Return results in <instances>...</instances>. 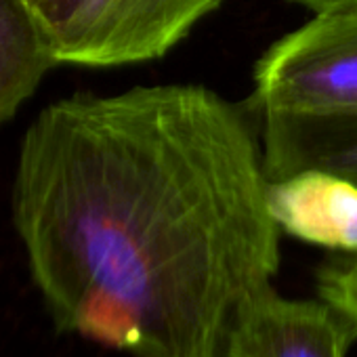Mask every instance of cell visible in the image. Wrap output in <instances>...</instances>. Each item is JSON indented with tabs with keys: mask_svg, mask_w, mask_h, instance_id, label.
Returning a JSON list of instances; mask_svg holds the SVG:
<instances>
[{
	"mask_svg": "<svg viewBox=\"0 0 357 357\" xmlns=\"http://www.w3.org/2000/svg\"><path fill=\"white\" fill-rule=\"evenodd\" d=\"M261 132L196 84L74 95L24 135L13 225L59 332L130 357H221L280 269Z\"/></svg>",
	"mask_w": 357,
	"mask_h": 357,
	"instance_id": "cell-1",
	"label": "cell"
},
{
	"mask_svg": "<svg viewBox=\"0 0 357 357\" xmlns=\"http://www.w3.org/2000/svg\"><path fill=\"white\" fill-rule=\"evenodd\" d=\"M257 114H357V7L313 15L255 66Z\"/></svg>",
	"mask_w": 357,
	"mask_h": 357,
	"instance_id": "cell-2",
	"label": "cell"
},
{
	"mask_svg": "<svg viewBox=\"0 0 357 357\" xmlns=\"http://www.w3.org/2000/svg\"><path fill=\"white\" fill-rule=\"evenodd\" d=\"M223 0H80L51 40L57 63L114 68L164 57Z\"/></svg>",
	"mask_w": 357,
	"mask_h": 357,
	"instance_id": "cell-3",
	"label": "cell"
},
{
	"mask_svg": "<svg viewBox=\"0 0 357 357\" xmlns=\"http://www.w3.org/2000/svg\"><path fill=\"white\" fill-rule=\"evenodd\" d=\"M357 326L326 301L286 298L273 284L236 311L221 357H347Z\"/></svg>",
	"mask_w": 357,
	"mask_h": 357,
	"instance_id": "cell-4",
	"label": "cell"
},
{
	"mask_svg": "<svg viewBox=\"0 0 357 357\" xmlns=\"http://www.w3.org/2000/svg\"><path fill=\"white\" fill-rule=\"evenodd\" d=\"M267 206L280 231L307 244L357 252V183L326 170L269 178Z\"/></svg>",
	"mask_w": 357,
	"mask_h": 357,
	"instance_id": "cell-5",
	"label": "cell"
},
{
	"mask_svg": "<svg viewBox=\"0 0 357 357\" xmlns=\"http://www.w3.org/2000/svg\"><path fill=\"white\" fill-rule=\"evenodd\" d=\"M269 178L326 170L357 183V114H257Z\"/></svg>",
	"mask_w": 357,
	"mask_h": 357,
	"instance_id": "cell-6",
	"label": "cell"
},
{
	"mask_svg": "<svg viewBox=\"0 0 357 357\" xmlns=\"http://www.w3.org/2000/svg\"><path fill=\"white\" fill-rule=\"evenodd\" d=\"M57 66L51 40L22 0H0V122L15 116Z\"/></svg>",
	"mask_w": 357,
	"mask_h": 357,
	"instance_id": "cell-7",
	"label": "cell"
},
{
	"mask_svg": "<svg viewBox=\"0 0 357 357\" xmlns=\"http://www.w3.org/2000/svg\"><path fill=\"white\" fill-rule=\"evenodd\" d=\"M317 296L357 326V252L317 273Z\"/></svg>",
	"mask_w": 357,
	"mask_h": 357,
	"instance_id": "cell-8",
	"label": "cell"
},
{
	"mask_svg": "<svg viewBox=\"0 0 357 357\" xmlns=\"http://www.w3.org/2000/svg\"><path fill=\"white\" fill-rule=\"evenodd\" d=\"M22 3L34 13L38 24L45 28L49 40H53L59 30L70 22L80 0H22Z\"/></svg>",
	"mask_w": 357,
	"mask_h": 357,
	"instance_id": "cell-9",
	"label": "cell"
},
{
	"mask_svg": "<svg viewBox=\"0 0 357 357\" xmlns=\"http://www.w3.org/2000/svg\"><path fill=\"white\" fill-rule=\"evenodd\" d=\"M294 3L305 7L313 15L334 13V11H344V9H355L357 7V0H294Z\"/></svg>",
	"mask_w": 357,
	"mask_h": 357,
	"instance_id": "cell-10",
	"label": "cell"
}]
</instances>
